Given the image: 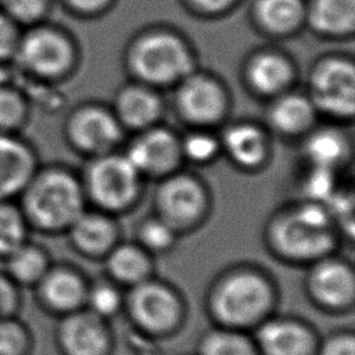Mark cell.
<instances>
[{
    "label": "cell",
    "mask_w": 355,
    "mask_h": 355,
    "mask_svg": "<svg viewBox=\"0 0 355 355\" xmlns=\"http://www.w3.org/2000/svg\"><path fill=\"white\" fill-rule=\"evenodd\" d=\"M21 196V209L28 223L43 230L71 226L83 212L80 187L71 175L62 171L35 173Z\"/></svg>",
    "instance_id": "cell-1"
},
{
    "label": "cell",
    "mask_w": 355,
    "mask_h": 355,
    "mask_svg": "<svg viewBox=\"0 0 355 355\" xmlns=\"http://www.w3.org/2000/svg\"><path fill=\"white\" fill-rule=\"evenodd\" d=\"M216 141L207 135H191L183 143V151L194 161H208L216 153Z\"/></svg>",
    "instance_id": "cell-35"
},
{
    "label": "cell",
    "mask_w": 355,
    "mask_h": 355,
    "mask_svg": "<svg viewBox=\"0 0 355 355\" xmlns=\"http://www.w3.org/2000/svg\"><path fill=\"white\" fill-rule=\"evenodd\" d=\"M37 286L42 300L60 311L75 308L83 297L80 280L67 270H47Z\"/></svg>",
    "instance_id": "cell-17"
},
{
    "label": "cell",
    "mask_w": 355,
    "mask_h": 355,
    "mask_svg": "<svg viewBox=\"0 0 355 355\" xmlns=\"http://www.w3.org/2000/svg\"><path fill=\"white\" fill-rule=\"evenodd\" d=\"M233 0H193V3L205 10H219L222 7H226Z\"/></svg>",
    "instance_id": "cell-39"
},
{
    "label": "cell",
    "mask_w": 355,
    "mask_h": 355,
    "mask_svg": "<svg viewBox=\"0 0 355 355\" xmlns=\"http://www.w3.org/2000/svg\"><path fill=\"white\" fill-rule=\"evenodd\" d=\"M139 172L126 157H104L92 165L87 184L96 202L118 209L129 204L137 190Z\"/></svg>",
    "instance_id": "cell-5"
},
{
    "label": "cell",
    "mask_w": 355,
    "mask_h": 355,
    "mask_svg": "<svg viewBox=\"0 0 355 355\" xmlns=\"http://www.w3.org/2000/svg\"><path fill=\"white\" fill-rule=\"evenodd\" d=\"M28 347V330L18 318H0V355H25Z\"/></svg>",
    "instance_id": "cell-30"
},
{
    "label": "cell",
    "mask_w": 355,
    "mask_h": 355,
    "mask_svg": "<svg viewBox=\"0 0 355 355\" xmlns=\"http://www.w3.org/2000/svg\"><path fill=\"white\" fill-rule=\"evenodd\" d=\"M306 153L318 166L330 168L343 159L345 154V144L336 133H319L309 140Z\"/></svg>",
    "instance_id": "cell-28"
},
{
    "label": "cell",
    "mask_w": 355,
    "mask_h": 355,
    "mask_svg": "<svg viewBox=\"0 0 355 355\" xmlns=\"http://www.w3.org/2000/svg\"><path fill=\"white\" fill-rule=\"evenodd\" d=\"M28 220L19 207L11 200L0 201V258H7L11 252L28 241Z\"/></svg>",
    "instance_id": "cell-25"
},
{
    "label": "cell",
    "mask_w": 355,
    "mask_h": 355,
    "mask_svg": "<svg viewBox=\"0 0 355 355\" xmlns=\"http://www.w3.org/2000/svg\"><path fill=\"white\" fill-rule=\"evenodd\" d=\"M73 241L85 251L98 252L105 250L114 236L110 220L94 214H80L71 225Z\"/></svg>",
    "instance_id": "cell-22"
},
{
    "label": "cell",
    "mask_w": 355,
    "mask_h": 355,
    "mask_svg": "<svg viewBox=\"0 0 355 355\" xmlns=\"http://www.w3.org/2000/svg\"><path fill=\"white\" fill-rule=\"evenodd\" d=\"M108 266L118 279L125 282H135L144 275L147 269V261L137 248L123 245L111 254Z\"/></svg>",
    "instance_id": "cell-27"
},
{
    "label": "cell",
    "mask_w": 355,
    "mask_h": 355,
    "mask_svg": "<svg viewBox=\"0 0 355 355\" xmlns=\"http://www.w3.org/2000/svg\"><path fill=\"white\" fill-rule=\"evenodd\" d=\"M250 80L262 93H275L291 78L290 65L276 54H261L250 65Z\"/></svg>",
    "instance_id": "cell-23"
},
{
    "label": "cell",
    "mask_w": 355,
    "mask_h": 355,
    "mask_svg": "<svg viewBox=\"0 0 355 355\" xmlns=\"http://www.w3.org/2000/svg\"><path fill=\"white\" fill-rule=\"evenodd\" d=\"M158 204L168 219L187 222L198 215L202 207V191L193 179L176 176L159 189Z\"/></svg>",
    "instance_id": "cell-13"
},
{
    "label": "cell",
    "mask_w": 355,
    "mask_h": 355,
    "mask_svg": "<svg viewBox=\"0 0 355 355\" xmlns=\"http://www.w3.org/2000/svg\"><path fill=\"white\" fill-rule=\"evenodd\" d=\"M311 286L318 298L331 306L344 305L354 297L352 272L340 262L319 265L312 273Z\"/></svg>",
    "instance_id": "cell-16"
},
{
    "label": "cell",
    "mask_w": 355,
    "mask_h": 355,
    "mask_svg": "<svg viewBox=\"0 0 355 355\" xmlns=\"http://www.w3.org/2000/svg\"><path fill=\"white\" fill-rule=\"evenodd\" d=\"M258 341L268 355H308L312 340L309 333L287 320H270L258 331Z\"/></svg>",
    "instance_id": "cell-15"
},
{
    "label": "cell",
    "mask_w": 355,
    "mask_h": 355,
    "mask_svg": "<svg viewBox=\"0 0 355 355\" xmlns=\"http://www.w3.org/2000/svg\"><path fill=\"white\" fill-rule=\"evenodd\" d=\"M178 105L189 119L208 123L222 115L225 96L220 86L214 80L204 76H190L178 92Z\"/></svg>",
    "instance_id": "cell-9"
},
{
    "label": "cell",
    "mask_w": 355,
    "mask_h": 355,
    "mask_svg": "<svg viewBox=\"0 0 355 355\" xmlns=\"http://www.w3.org/2000/svg\"><path fill=\"white\" fill-rule=\"evenodd\" d=\"M275 239L279 248L290 255H319L333 243L329 216L319 207H302L276 223Z\"/></svg>",
    "instance_id": "cell-3"
},
{
    "label": "cell",
    "mask_w": 355,
    "mask_h": 355,
    "mask_svg": "<svg viewBox=\"0 0 355 355\" xmlns=\"http://www.w3.org/2000/svg\"><path fill=\"white\" fill-rule=\"evenodd\" d=\"M0 4L10 18L24 24L39 19L47 8V0H0Z\"/></svg>",
    "instance_id": "cell-32"
},
{
    "label": "cell",
    "mask_w": 355,
    "mask_h": 355,
    "mask_svg": "<svg viewBox=\"0 0 355 355\" xmlns=\"http://www.w3.org/2000/svg\"><path fill=\"white\" fill-rule=\"evenodd\" d=\"M223 141L230 157L241 165H257L263 159L266 153L263 135L250 125L230 128L226 132Z\"/></svg>",
    "instance_id": "cell-20"
},
{
    "label": "cell",
    "mask_w": 355,
    "mask_h": 355,
    "mask_svg": "<svg viewBox=\"0 0 355 355\" xmlns=\"http://www.w3.org/2000/svg\"><path fill=\"white\" fill-rule=\"evenodd\" d=\"M21 33L17 22L10 18L4 11L0 12V60L15 57Z\"/></svg>",
    "instance_id": "cell-33"
},
{
    "label": "cell",
    "mask_w": 355,
    "mask_h": 355,
    "mask_svg": "<svg viewBox=\"0 0 355 355\" xmlns=\"http://www.w3.org/2000/svg\"><path fill=\"white\" fill-rule=\"evenodd\" d=\"M132 67L141 79L161 85L187 75L191 60L179 39L166 33H157L144 37L135 46Z\"/></svg>",
    "instance_id": "cell-2"
},
{
    "label": "cell",
    "mask_w": 355,
    "mask_h": 355,
    "mask_svg": "<svg viewBox=\"0 0 355 355\" xmlns=\"http://www.w3.org/2000/svg\"><path fill=\"white\" fill-rule=\"evenodd\" d=\"M15 57L36 75L55 76L68 68L72 50L60 32L50 28H35L21 36Z\"/></svg>",
    "instance_id": "cell-6"
},
{
    "label": "cell",
    "mask_w": 355,
    "mask_h": 355,
    "mask_svg": "<svg viewBox=\"0 0 355 355\" xmlns=\"http://www.w3.org/2000/svg\"><path fill=\"white\" fill-rule=\"evenodd\" d=\"M179 153V143L172 133L164 129H154L132 144L126 158L139 173H161L176 164Z\"/></svg>",
    "instance_id": "cell-10"
},
{
    "label": "cell",
    "mask_w": 355,
    "mask_h": 355,
    "mask_svg": "<svg viewBox=\"0 0 355 355\" xmlns=\"http://www.w3.org/2000/svg\"><path fill=\"white\" fill-rule=\"evenodd\" d=\"M202 355H252L250 343L240 334L214 331L201 345Z\"/></svg>",
    "instance_id": "cell-29"
},
{
    "label": "cell",
    "mask_w": 355,
    "mask_h": 355,
    "mask_svg": "<svg viewBox=\"0 0 355 355\" xmlns=\"http://www.w3.org/2000/svg\"><path fill=\"white\" fill-rule=\"evenodd\" d=\"M35 173V157L29 147L0 132V201L22 194Z\"/></svg>",
    "instance_id": "cell-8"
},
{
    "label": "cell",
    "mask_w": 355,
    "mask_h": 355,
    "mask_svg": "<svg viewBox=\"0 0 355 355\" xmlns=\"http://www.w3.org/2000/svg\"><path fill=\"white\" fill-rule=\"evenodd\" d=\"M130 308L136 320L150 330H165L176 319L178 302L162 286L144 283L135 288Z\"/></svg>",
    "instance_id": "cell-11"
},
{
    "label": "cell",
    "mask_w": 355,
    "mask_h": 355,
    "mask_svg": "<svg viewBox=\"0 0 355 355\" xmlns=\"http://www.w3.org/2000/svg\"><path fill=\"white\" fill-rule=\"evenodd\" d=\"M90 304L98 315H110L118 308L119 297L112 287L101 284L92 291Z\"/></svg>",
    "instance_id": "cell-36"
},
{
    "label": "cell",
    "mask_w": 355,
    "mask_h": 355,
    "mask_svg": "<svg viewBox=\"0 0 355 355\" xmlns=\"http://www.w3.org/2000/svg\"><path fill=\"white\" fill-rule=\"evenodd\" d=\"M141 239L151 248H164L172 241V230L161 220H151L143 226Z\"/></svg>",
    "instance_id": "cell-37"
},
{
    "label": "cell",
    "mask_w": 355,
    "mask_h": 355,
    "mask_svg": "<svg viewBox=\"0 0 355 355\" xmlns=\"http://www.w3.org/2000/svg\"><path fill=\"white\" fill-rule=\"evenodd\" d=\"M269 302L266 283L251 273H240L227 279L218 290L214 308L225 322L243 324L258 318Z\"/></svg>",
    "instance_id": "cell-4"
},
{
    "label": "cell",
    "mask_w": 355,
    "mask_h": 355,
    "mask_svg": "<svg viewBox=\"0 0 355 355\" xmlns=\"http://www.w3.org/2000/svg\"><path fill=\"white\" fill-rule=\"evenodd\" d=\"M19 308V286L3 270L0 272V318L17 316Z\"/></svg>",
    "instance_id": "cell-34"
},
{
    "label": "cell",
    "mask_w": 355,
    "mask_h": 355,
    "mask_svg": "<svg viewBox=\"0 0 355 355\" xmlns=\"http://www.w3.org/2000/svg\"><path fill=\"white\" fill-rule=\"evenodd\" d=\"M71 133L76 144L87 151H104L119 139L116 121L103 110L86 108L72 121Z\"/></svg>",
    "instance_id": "cell-12"
},
{
    "label": "cell",
    "mask_w": 355,
    "mask_h": 355,
    "mask_svg": "<svg viewBox=\"0 0 355 355\" xmlns=\"http://www.w3.org/2000/svg\"><path fill=\"white\" fill-rule=\"evenodd\" d=\"M322 355H355L354 338L351 336H341L330 340L324 345Z\"/></svg>",
    "instance_id": "cell-38"
},
{
    "label": "cell",
    "mask_w": 355,
    "mask_h": 355,
    "mask_svg": "<svg viewBox=\"0 0 355 355\" xmlns=\"http://www.w3.org/2000/svg\"><path fill=\"white\" fill-rule=\"evenodd\" d=\"M312 25L327 33H344L354 28L355 0H313Z\"/></svg>",
    "instance_id": "cell-19"
},
{
    "label": "cell",
    "mask_w": 355,
    "mask_h": 355,
    "mask_svg": "<svg viewBox=\"0 0 355 355\" xmlns=\"http://www.w3.org/2000/svg\"><path fill=\"white\" fill-rule=\"evenodd\" d=\"M313 119L312 104L301 96L280 98L270 110V121L282 132L295 133L306 129Z\"/></svg>",
    "instance_id": "cell-24"
},
{
    "label": "cell",
    "mask_w": 355,
    "mask_h": 355,
    "mask_svg": "<svg viewBox=\"0 0 355 355\" xmlns=\"http://www.w3.org/2000/svg\"><path fill=\"white\" fill-rule=\"evenodd\" d=\"M302 10L301 0H259L257 12L268 29L284 32L300 22Z\"/></svg>",
    "instance_id": "cell-26"
},
{
    "label": "cell",
    "mask_w": 355,
    "mask_h": 355,
    "mask_svg": "<svg viewBox=\"0 0 355 355\" xmlns=\"http://www.w3.org/2000/svg\"><path fill=\"white\" fill-rule=\"evenodd\" d=\"M60 338L69 355H100L105 348L103 326L87 313L67 318L61 324Z\"/></svg>",
    "instance_id": "cell-14"
},
{
    "label": "cell",
    "mask_w": 355,
    "mask_h": 355,
    "mask_svg": "<svg viewBox=\"0 0 355 355\" xmlns=\"http://www.w3.org/2000/svg\"><path fill=\"white\" fill-rule=\"evenodd\" d=\"M315 103L326 112L351 116L355 108L354 65L344 60L323 62L312 78Z\"/></svg>",
    "instance_id": "cell-7"
},
{
    "label": "cell",
    "mask_w": 355,
    "mask_h": 355,
    "mask_svg": "<svg viewBox=\"0 0 355 355\" xmlns=\"http://www.w3.org/2000/svg\"><path fill=\"white\" fill-rule=\"evenodd\" d=\"M68 1L80 10H94L101 7L107 0H68Z\"/></svg>",
    "instance_id": "cell-40"
},
{
    "label": "cell",
    "mask_w": 355,
    "mask_h": 355,
    "mask_svg": "<svg viewBox=\"0 0 355 355\" xmlns=\"http://www.w3.org/2000/svg\"><path fill=\"white\" fill-rule=\"evenodd\" d=\"M159 100L148 90L132 87L125 90L118 100L121 119L133 128H144L159 115Z\"/></svg>",
    "instance_id": "cell-21"
},
{
    "label": "cell",
    "mask_w": 355,
    "mask_h": 355,
    "mask_svg": "<svg viewBox=\"0 0 355 355\" xmlns=\"http://www.w3.org/2000/svg\"><path fill=\"white\" fill-rule=\"evenodd\" d=\"M3 261L6 263L4 272L19 287L37 284L49 270L44 252L28 241Z\"/></svg>",
    "instance_id": "cell-18"
},
{
    "label": "cell",
    "mask_w": 355,
    "mask_h": 355,
    "mask_svg": "<svg viewBox=\"0 0 355 355\" xmlns=\"http://www.w3.org/2000/svg\"><path fill=\"white\" fill-rule=\"evenodd\" d=\"M26 115V105L21 94L8 87H0V132L18 128Z\"/></svg>",
    "instance_id": "cell-31"
}]
</instances>
